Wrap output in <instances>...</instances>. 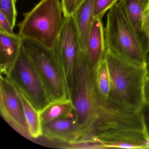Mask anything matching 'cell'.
<instances>
[{
  "instance_id": "obj_11",
  "label": "cell",
  "mask_w": 149,
  "mask_h": 149,
  "mask_svg": "<svg viewBox=\"0 0 149 149\" xmlns=\"http://www.w3.org/2000/svg\"><path fill=\"white\" fill-rule=\"evenodd\" d=\"M147 0H119L118 3L130 26L147 54L149 39L144 27V11Z\"/></svg>"
},
{
  "instance_id": "obj_13",
  "label": "cell",
  "mask_w": 149,
  "mask_h": 149,
  "mask_svg": "<svg viewBox=\"0 0 149 149\" xmlns=\"http://www.w3.org/2000/svg\"><path fill=\"white\" fill-rule=\"evenodd\" d=\"M22 38L18 34L11 35L0 31V68L6 76L19 56Z\"/></svg>"
},
{
  "instance_id": "obj_17",
  "label": "cell",
  "mask_w": 149,
  "mask_h": 149,
  "mask_svg": "<svg viewBox=\"0 0 149 149\" xmlns=\"http://www.w3.org/2000/svg\"><path fill=\"white\" fill-rule=\"evenodd\" d=\"M74 113L71 100L53 102L40 112L42 125L55 119L63 118Z\"/></svg>"
},
{
  "instance_id": "obj_26",
  "label": "cell",
  "mask_w": 149,
  "mask_h": 149,
  "mask_svg": "<svg viewBox=\"0 0 149 149\" xmlns=\"http://www.w3.org/2000/svg\"><path fill=\"white\" fill-rule=\"evenodd\" d=\"M17 0H14V1L15 3H16V1H17Z\"/></svg>"
},
{
  "instance_id": "obj_12",
  "label": "cell",
  "mask_w": 149,
  "mask_h": 149,
  "mask_svg": "<svg viewBox=\"0 0 149 149\" xmlns=\"http://www.w3.org/2000/svg\"><path fill=\"white\" fill-rule=\"evenodd\" d=\"M104 32L102 19H94L84 53L92 70L104 56L106 50Z\"/></svg>"
},
{
  "instance_id": "obj_2",
  "label": "cell",
  "mask_w": 149,
  "mask_h": 149,
  "mask_svg": "<svg viewBox=\"0 0 149 149\" xmlns=\"http://www.w3.org/2000/svg\"><path fill=\"white\" fill-rule=\"evenodd\" d=\"M104 57L110 80L109 100L132 110L140 111L145 103V68L119 57L107 49Z\"/></svg>"
},
{
  "instance_id": "obj_3",
  "label": "cell",
  "mask_w": 149,
  "mask_h": 149,
  "mask_svg": "<svg viewBox=\"0 0 149 149\" xmlns=\"http://www.w3.org/2000/svg\"><path fill=\"white\" fill-rule=\"evenodd\" d=\"M60 0H41L19 22V34L53 49L64 22Z\"/></svg>"
},
{
  "instance_id": "obj_7",
  "label": "cell",
  "mask_w": 149,
  "mask_h": 149,
  "mask_svg": "<svg viewBox=\"0 0 149 149\" xmlns=\"http://www.w3.org/2000/svg\"><path fill=\"white\" fill-rule=\"evenodd\" d=\"M5 77L39 112H41L52 103L22 44L18 58Z\"/></svg>"
},
{
  "instance_id": "obj_18",
  "label": "cell",
  "mask_w": 149,
  "mask_h": 149,
  "mask_svg": "<svg viewBox=\"0 0 149 149\" xmlns=\"http://www.w3.org/2000/svg\"><path fill=\"white\" fill-rule=\"evenodd\" d=\"M0 13L5 15L12 27L14 28L17 13L14 0H0Z\"/></svg>"
},
{
  "instance_id": "obj_6",
  "label": "cell",
  "mask_w": 149,
  "mask_h": 149,
  "mask_svg": "<svg viewBox=\"0 0 149 149\" xmlns=\"http://www.w3.org/2000/svg\"><path fill=\"white\" fill-rule=\"evenodd\" d=\"M22 46L37 70L51 102L70 100L65 75L53 49L22 38Z\"/></svg>"
},
{
  "instance_id": "obj_4",
  "label": "cell",
  "mask_w": 149,
  "mask_h": 149,
  "mask_svg": "<svg viewBox=\"0 0 149 149\" xmlns=\"http://www.w3.org/2000/svg\"><path fill=\"white\" fill-rule=\"evenodd\" d=\"M104 31L106 49L126 61L145 67L148 54L118 2L107 14Z\"/></svg>"
},
{
  "instance_id": "obj_21",
  "label": "cell",
  "mask_w": 149,
  "mask_h": 149,
  "mask_svg": "<svg viewBox=\"0 0 149 149\" xmlns=\"http://www.w3.org/2000/svg\"><path fill=\"white\" fill-rule=\"evenodd\" d=\"M13 29L10 23L5 15L0 13V31L4 32L8 34H15L13 31Z\"/></svg>"
},
{
  "instance_id": "obj_20",
  "label": "cell",
  "mask_w": 149,
  "mask_h": 149,
  "mask_svg": "<svg viewBox=\"0 0 149 149\" xmlns=\"http://www.w3.org/2000/svg\"><path fill=\"white\" fill-rule=\"evenodd\" d=\"M85 0H61L63 16H72Z\"/></svg>"
},
{
  "instance_id": "obj_10",
  "label": "cell",
  "mask_w": 149,
  "mask_h": 149,
  "mask_svg": "<svg viewBox=\"0 0 149 149\" xmlns=\"http://www.w3.org/2000/svg\"><path fill=\"white\" fill-rule=\"evenodd\" d=\"M42 136L50 140H57L76 144L81 131L74 113L63 118L55 119L42 125Z\"/></svg>"
},
{
  "instance_id": "obj_15",
  "label": "cell",
  "mask_w": 149,
  "mask_h": 149,
  "mask_svg": "<svg viewBox=\"0 0 149 149\" xmlns=\"http://www.w3.org/2000/svg\"><path fill=\"white\" fill-rule=\"evenodd\" d=\"M94 88L99 103L109 100L110 89V80L107 62L104 56L97 66L92 70Z\"/></svg>"
},
{
  "instance_id": "obj_16",
  "label": "cell",
  "mask_w": 149,
  "mask_h": 149,
  "mask_svg": "<svg viewBox=\"0 0 149 149\" xmlns=\"http://www.w3.org/2000/svg\"><path fill=\"white\" fill-rule=\"evenodd\" d=\"M17 90L22 103L29 136L33 139L42 136V125L40 112L33 106L22 92L18 89Z\"/></svg>"
},
{
  "instance_id": "obj_8",
  "label": "cell",
  "mask_w": 149,
  "mask_h": 149,
  "mask_svg": "<svg viewBox=\"0 0 149 149\" xmlns=\"http://www.w3.org/2000/svg\"><path fill=\"white\" fill-rule=\"evenodd\" d=\"M53 50L62 67L70 99L79 60L83 53L73 16L64 18L62 28Z\"/></svg>"
},
{
  "instance_id": "obj_9",
  "label": "cell",
  "mask_w": 149,
  "mask_h": 149,
  "mask_svg": "<svg viewBox=\"0 0 149 149\" xmlns=\"http://www.w3.org/2000/svg\"><path fill=\"white\" fill-rule=\"evenodd\" d=\"M0 110L2 117L9 125L24 137L30 138L18 90L6 77L2 75Z\"/></svg>"
},
{
  "instance_id": "obj_1",
  "label": "cell",
  "mask_w": 149,
  "mask_h": 149,
  "mask_svg": "<svg viewBox=\"0 0 149 149\" xmlns=\"http://www.w3.org/2000/svg\"><path fill=\"white\" fill-rule=\"evenodd\" d=\"M82 144L94 148H149V138L140 111L109 100L99 103L96 120Z\"/></svg>"
},
{
  "instance_id": "obj_19",
  "label": "cell",
  "mask_w": 149,
  "mask_h": 149,
  "mask_svg": "<svg viewBox=\"0 0 149 149\" xmlns=\"http://www.w3.org/2000/svg\"><path fill=\"white\" fill-rule=\"evenodd\" d=\"M119 0H93L94 19L102 20L105 13L118 3Z\"/></svg>"
},
{
  "instance_id": "obj_23",
  "label": "cell",
  "mask_w": 149,
  "mask_h": 149,
  "mask_svg": "<svg viewBox=\"0 0 149 149\" xmlns=\"http://www.w3.org/2000/svg\"><path fill=\"white\" fill-rule=\"evenodd\" d=\"M144 16L145 29L149 39V0H147L145 7Z\"/></svg>"
},
{
  "instance_id": "obj_14",
  "label": "cell",
  "mask_w": 149,
  "mask_h": 149,
  "mask_svg": "<svg viewBox=\"0 0 149 149\" xmlns=\"http://www.w3.org/2000/svg\"><path fill=\"white\" fill-rule=\"evenodd\" d=\"M72 16L78 31L81 48L84 53L95 19L93 0H85Z\"/></svg>"
},
{
  "instance_id": "obj_24",
  "label": "cell",
  "mask_w": 149,
  "mask_h": 149,
  "mask_svg": "<svg viewBox=\"0 0 149 149\" xmlns=\"http://www.w3.org/2000/svg\"><path fill=\"white\" fill-rule=\"evenodd\" d=\"M144 98L145 103L149 104V78H146L145 82Z\"/></svg>"
},
{
  "instance_id": "obj_5",
  "label": "cell",
  "mask_w": 149,
  "mask_h": 149,
  "mask_svg": "<svg viewBox=\"0 0 149 149\" xmlns=\"http://www.w3.org/2000/svg\"><path fill=\"white\" fill-rule=\"evenodd\" d=\"M70 100L81 131L80 138L76 144H81L91 131L97 118L99 105L93 84L92 69L84 53L79 60Z\"/></svg>"
},
{
  "instance_id": "obj_25",
  "label": "cell",
  "mask_w": 149,
  "mask_h": 149,
  "mask_svg": "<svg viewBox=\"0 0 149 149\" xmlns=\"http://www.w3.org/2000/svg\"><path fill=\"white\" fill-rule=\"evenodd\" d=\"M145 68L146 71V78H149V54L147 56V60Z\"/></svg>"
},
{
  "instance_id": "obj_22",
  "label": "cell",
  "mask_w": 149,
  "mask_h": 149,
  "mask_svg": "<svg viewBox=\"0 0 149 149\" xmlns=\"http://www.w3.org/2000/svg\"><path fill=\"white\" fill-rule=\"evenodd\" d=\"M149 138V104L144 103L140 111Z\"/></svg>"
}]
</instances>
